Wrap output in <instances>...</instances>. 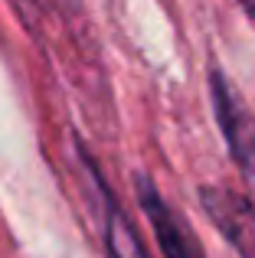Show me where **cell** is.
I'll return each instance as SVG.
<instances>
[{
  "label": "cell",
  "instance_id": "obj_1",
  "mask_svg": "<svg viewBox=\"0 0 255 258\" xmlns=\"http://www.w3.org/2000/svg\"><path fill=\"white\" fill-rule=\"evenodd\" d=\"M210 88H213V108H216V121L223 127L226 147H229L232 160L239 164L242 176L255 186V118L219 69L213 72Z\"/></svg>",
  "mask_w": 255,
  "mask_h": 258
},
{
  "label": "cell",
  "instance_id": "obj_3",
  "mask_svg": "<svg viewBox=\"0 0 255 258\" xmlns=\"http://www.w3.org/2000/svg\"><path fill=\"white\" fill-rule=\"evenodd\" d=\"M210 222L229 239L239 258H255V209L249 200L223 186H206L200 193Z\"/></svg>",
  "mask_w": 255,
  "mask_h": 258
},
{
  "label": "cell",
  "instance_id": "obj_2",
  "mask_svg": "<svg viewBox=\"0 0 255 258\" xmlns=\"http://www.w3.org/2000/svg\"><path fill=\"white\" fill-rule=\"evenodd\" d=\"M134 193H138L141 209H144L147 222H151L154 235H157V245L164 252V258H203L197 239L190 235V226L180 219V213L157 193V186L147 176L134 180Z\"/></svg>",
  "mask_w": 255,
  "mask_h": 258
},
{
  "label": "cell",
  "instance_id": "obj_4",
  "mask_svg": "<svg viewBox=\"0 0 255 258\" xmlns=\"http://www.w3.org/2000/svg\"><path fill=\"white\" fill-rule=\"evenodd\" d=\"M105 242H108L111 258H147L138 232L131 229V222L124 219V213L115 206L111 196H105Z\"/></svg>",
  "mask_w": 255,
  "mask_h": 258
},
{
  "label": "cell",
  "instance_id": "obj_5",
  "mask_svg": "<svg viewBox=\"0 0 255 258\" xmlns=\"http://www.w3.org/2000/svg\"><path fill=\"white\" fill-rule=\"evenodd\" d=\"M242 4H245V7H252V10H255V0H242Z\"/></svg>",
  "mask_w": 255,
  "mask_h": 258
}]
</instances>
